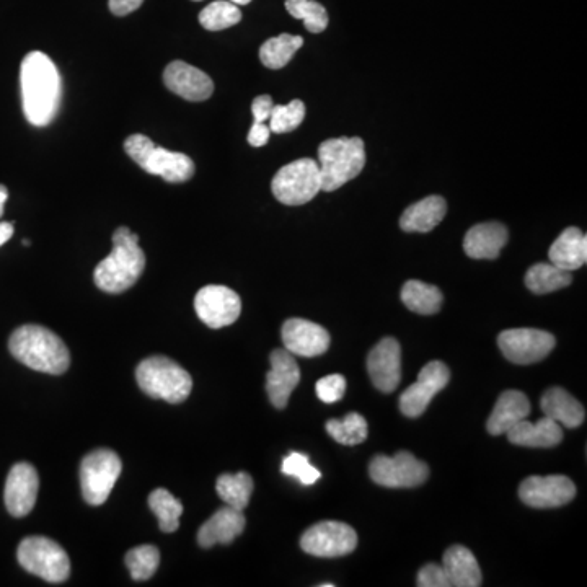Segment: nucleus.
Listing matches in <instances>:
<instances>
[{
  "mask_svg": "<svg viewBox=\"0 0 587 587\" xmlns=\"http://www.w3.org/2000/svg\"><path fill=\"white\" fill-rule=\"evenodd\" d=\"M23 113L36 128L48 126L58 116L62 79L58 67L41 51L28 53L20 69Z\"/></svg>",
  "mask_w": 587,
  "mask_h": 587,
  "instance_id": "f257e3e1",
  "label": "nucleus"
},
{
  "mask_svg": "<svg viewBox=\"0 0 587 587\" xmlns=\"http://www.w3.org/2000/svg\"><path fill=\"white\" fill-rule=\"evenodd\" d=\"M146 268V255L139 247V237L128 227H118L113 234V250L98 263L93 281L108 294H121L139 281Z\"/></svg>",
  "mask_w": 587,
  "mask_h": 587,
  "instance_id": "f03ea898",
  "label": "nucleus"
},
{
  "mask_svg": "<svg viewBox=\"0 0 587 587\" xmlns=\"http://www.w3.org/2000/svg\"><path fill=\"white\" fill-rule=\"evenodd\" d=\"M12 356L33 371L61 376L71 366V353L56 333L40 325H23L10 336Z\"/></svg>",
  "mask_w": 587,
  "mask_h": 587,
  "instance_id": "7ed1b4c3",
  "label": "nucleus"
},
{
  "mask_svg": "<svg viewBox=\"0 0 587 587\" xmlns=\"http://www.w3.org/2000/svg\"><path fill=\"white\" fill-rule=\"evenodd\" d=\"M322 191L340 190L348 181L359 177L366 165V147L361 137H336L318 147Z\"/></svg>",
  "mask_w": 587,
  "mask_h": 587,
  "instance_id": "20e7f679",
  "label": "nucleus"
},
{
  "mask_svg": "<svg viewBox=\"0 0 587 587\" xmlns=\"http://www.w3.org/2000/svg\"><path fill=\"white\" fill-rule=\"evenodd\" d=\"M137 384L149 397L168 403L185 402L193 390L190 372L165 356H152L137 366Z\"/></svg>",
  "mask_w": 587,
  "mask_h": 587,
  "instance_id": "39448f33",
  "label": "nucleus"
},
{
  "mask_svg": "<svg viewBox=\"0 0 587 587\" xmlns=\"http://www.w3.org/2000/svg\"><path fill=\"white\" fill-rule=\"evenodd\" d=\"M124 151L142 170L164 178L168 183H185L195 175V164L186 154L155 146L144 134H133L124 141Z\"/></svg>",
  "mask_w": 587,
  "mask_h": 587,
  "instance_id": "423d86ee",
  "label": "nucleus"
},
{
  "mask_svg": "<svg viewBox=\"0 0 587 587\" xmlns=\"http://www.w3.org/2000/svg\"><path fill=\"white\" fill-rule=\"evenodd\" d=\"M18 563L23 570L48 583H64L71 574V560L66 550L46 537H27L18 547Z\"/></svg>",
  "mask_w": 587,
  "mask_h": 587,
  "instance_id": "0eeeda50",
  "label": "nucleus"
},
{
  "mask_svg": "<svg viewBox=\"0 0 587 587\" xmlns=\"http://www.w3.org/2000/svg\"><path fill=\"white\" fill-rule=\"evenodd\" d=\"M274 198L286 206H302L322 191V177L317 160L299 159L284 165L271 183Z\"/></svg>",
  "mask_w": 587,
  "mask_h": 587,
  "instance_id": "6e6552de",
  "label": "nucleus"
},
{
  "mask_svg": "<svg viewBox=\"0 0 587 587\" xmlns=\"http://www.w3.org/2000/svg\"><path fill=\"white\" fill-rule=\"evenodd\" d=\"M121 472L123 464L116 452L111 449L90 452L80 464V486L85 501L92 506H102L110 498Z\"/></svg>",
  "mask_w": 587,
  "mask_h": 587,
  "instance_id": "1a4fd4ad",
  "label": "nucleus"
},
{
  "mask_svg": "<svg viewBox=\"0 0 587 587\" xmlns=\"http://www.w3.org/2000/svg\"><path fill=\"white\" fill-rule=\"evenodd\" d=\"M372 482L385 488H416L429 478L428 465L407 451L393 457L376 455L369 465Z\"/></svg>",
  "mask_w": 587,
  "mask_h": 587,
  "instance_id": "9d476101",
  "label": "nucleus"
},
{
  "mask_svg": "<svg viewBox=\"0 0 587 587\" xmlns=\"http://www.w3.org/2000/svg\"><path fill=\"white\" fill-rule=\"evenodd\" d=\"M358 545V535L345 522L323 521L305 530L301 547L312 557L338 558L353 553Z\"/></svg>",
  "mask_w": 587,
  "mask_h": 587,
  "instance_id": "9b49d317",
  "label": "nucleus"
},
{
  "mask_svg": "<svg viewBox=\"0 0 587 587\" xmlns=\"http://www.w3.org/2000/svg\"><path fill=\"white\" fill-rule=\"evenodd\" d=\"M555 345L557 340L552 333L535 328H512L498 336V346L504 358L521 366L547 358Z\"/></svg>",
  "mask_w": 587,
  "mask_h": 587,
  "instance_id": "f8f14e48",
  "label": "nucleus"
},
{
  "mask_svg": "<svg viewBox=\"0 0 587 587\" xmlns=\"http://www.w3.org/2000/svg\"><path fill=\"white\" fill-rule=\"evenodd\" d=\"M451 380L449 367L431 361L421 369L418 380L400 395V411L408 418H418L428 410L429 403Z\"/></svg>",
  "mask_w": 587,
  "mask_h": 587,
  "instance_id": "ddd939ff",
  "label": "nucleus"
},
{
  "mask_svg": "<svg viewBox=\"0 0 587 587\" xmlns=\"http://www.w3.org/2000/svg\"><path fill=\"white\" fill-rule=\"evenodd\" d=\"M195 310L199 320L209 328L229 327L242 314L239 294L226 286H206L195 297Z\"/></svg>",
  "mask_w": 587,
  "mask_h": 587,
  "instance_id": "4468645a",
  "label": "nucleus"
},
{
  "mask_svg": "<svg viewBox=\"0 0 587 587\" xmlns=\"http://www.w3.org/2000/svg\"><path fill=\"white\" fill-rule=\"evenodd\" d=\"M576 496V486L565 475L529 477L521 483L519 498L522 503L535 509L561 508L571 503Z\"/></svg>",
  "mask_w": 587,
  "mask_h": 587,
  "instance_id": "2eb2a0df",
  "label": "nucleus"
},
{
  "mask_svg": "<svg viewBox=\"0 0 587 587\" xmlns=\"http://www.w3.org/2000/svg\"><path fill=\"white\" fill-rule=\"evenodd\" d=\"M284 349L294 356L317 358L330 348V333L317 323L304 318H289L281 330Z\"/></svg>",
  "mask_w": 587,
  "mask_h": 587,
  "instance_id": "dca6fc26",
  "label": "nucleus"
},
{
  "mask_svg": "<svg viewBox=\"0 0 587 587\" xmlns=\"http://www.w3.org/2000/svg\"><path fill=\"white\" fill-rule=\"evenodd\" d=\"M367 372L380 392L392 393L402 380V348L395 338L379 341L367 356Z\"/></svg>",
  "mask_w": 587,
  "mask_h": 587,
  "instance_id": "f3484780",
  "label": "nucleus"
},
{
  "mask_svg": "<svg viewBox=\"0 0 587 587\" xmlns=\"http://www.w3.org/2000/svg\"><path fill=\"white\" fill-rule=\"evenodd\" d=\"M40 490L36 468L27 462L15 464L5 482V506L14 517H25L35 508Z\"/></svg>",
  "mask_w": 587,
  "mask_h": 587,
  "instance_id": "a211bd4d",
  "label": "nucleus"
},
{
  "mask_svg": "<svg viewBox=\"0 0 587 587\" xmlns=\"http://www.w3.org/2000/svg\"><path fill=\"white\" fill-rule=\"evenodd\" d=\"M271 369L266 376V392L274 408L284 410L299 382L301 369L294 354L287 349H274L271 353Z\"/></svg>",
  "mask_w": 587,
  "mask_h": 587,
  "instance_id": "6ab92c4d",
  "label": "nucleus"
},
{
  "mask_svg": "<svg viewBox=\"0 0 587 587\" xmlns=\"http://www.w3.org/2000/svg\"><path fill=\"white\" fill-rule=\"evenodd\" d=\"M164 82L170 92L188 102H204L214 92V82L206 72L183 61H173L164 71Z\"/></svg>",
  "mask_w": 587,
  "mask_h": 587,
  "instance_id": "aec40b11",
  "label": "nucleus"
},
{
  "mask_svg": "<svg viewBox=\"0 0 587 587\" xmlns=\"http://www.w3.org/2000/svg\"><path fill=\"white\" fill-rule=\"evenodd\" d=\"M243 529H245L243 511L226 506L204 522L198 532V543L203 548L214 547L217 543L229 545L242 535Z\"/></svg>",
  "mask_w": 587,
  "mask_h": 587,
  "instance_id": "412c9836",
  "label": "nucleus"
},
{
  "mask_svg": "<svg viewBox=\"0 0 587 587\" xmlns=\"http://www.w3.org/2000/svg\"><path fill=\"white\" fill-rule=\"evenodd\" d=\"M508 239V229L503 224L485 222L468 230L464 250L473 260H496Z\"/></svg>",
  "mask_w": 587,
  "mask_h": 587,
  "instance_id": "4be33fe9",
  "label": "nucleus"
},
{
  "mask_svg": "<svg viewBox=\"0 0 587 587\" xmlns=\"http://www.w3.org/2000/svg\"><path fill=\"white\" fill-rule=\"evenodd\" d=\"M530 415V402L526 393L519 390H506L501 393L496 402L495 410L486 423V429L491 436H501L508 433L512 426L527 420Z\"/></svg>",
  "mask_w": 587,
  "mask_h": 587,
  "instance_id": "5701e85b",
  "label": "nucleus"
},
{
  "mask_svg": "<svg viewBox=\"0 0 587 587\" xmlns=\"http://www.w3.org/2000/svg\"><path fill=\"white\" fill-rule=\"evenodd\" d=\"M509 442L522 447H534V449H548L560 444L563 439V429L557 421L543 416L539 421L530 423L522 420L516 426H512L508 433Z\"/></svg>",
  "mask_w": 587,
  "mask_h": 587,
  "instance_id": "b1692460",
  "label": "nucleus"
},
{
  "mask_svg": "<svg viewBox=\"0 0 587 587\" xmlns=\"http://www.w3.org/2000/svg\"><path fill=\"white\" fill-rule=\"evenodd\" d=\"M442 568L446 571L451 587L482 586V571L477 558L464 545L447 548L442 557Z\"/></svg>",
  "mask_w": 587,
  "mask_h": 587,
  "instance_id": "393cba45",
  "label": "nucleus"
},
{
  "mask_svg": "<svg viewBox=\"0 0 587 587\" xmlns=\"http://www.w3.org/2000/svg\"><path fill=\"white\" fill-rule=\"evenodd\" d=\"M548 258L561 270H579L587 261V237L578 227H568L561 232L550 247Z\"/></svg>",
  "mask_w": 587,
  "mask_h": 587,
  "instance_id": "a878e982",
  "label": "nucleus"
},
{
  "mask_svg": "<svg viewBox=\"0 0 587 587\" xmlns=\"http://www.w3.org/2000/svg\"><path fill=\"white\" fill-rule=\"evenodd\" d=\"M543 415L550 420L563 424L566 428H578L586 420V411L583 405L566 390L560 387H553L543 393L542 402Z\"/></svg>",
  "mask_w": 587,
  "mask_h": 587,
  "instance_id": "bb28decb",
  "label": "nucleus"
},
{
  "mask_svg": "<svg viewBox=\"0 0 587 587\" xmlns=\"http://www.w3.org/2000/svg\"><path fill=\"white\" fill-rule=\"evenodd\" d=\"M446 212V199L442 196H428L418 203L411 204L410 208L403 212L400 227L405 232H431L441 224Z\"/></svg>",
  "mask_w": 587,
  "mask_h": 587,
  "instance_id": "cd10ccee",
  "label": "nucleus"
},
{
  "mask_svg": "<svg viewBox=\"0 0 587 587\" xmlns=\"http://www.w3.org/2000/svg\"><path fill=\"white\" fill-rule=\"evenodd\" d=\"M402 302L415 314L434 315L441 310L442 292L433 284L411 279L403 286Z\"/></svg>",
  "mask_w": 587,
  "mask_h": 587,
  "instance_id": "c85d7f7f",
  "label": "nucleus"
},
{
  "mask_svg": "<svg viewBox=\"0 0 587 587\" xmlns=\"http://www.w3.org/2000/svg\"><path fill=\"white\" fill-rule=\"evenodd\" d=\"M302 45H304L302 36L283 33V35L276 36V38H270V40L261 45V62H263V66L273 69V71L283 69L291 62L294 54L302 48Z\"/></svg>",
  "mask_w": 587,
  "mask_h": 587,
  "instance_id": "c756f323",
  "label": "nucleus"
},
{
  "mask_svg": "<svg viewBox=\"0 0 587 587\" xmlns=\"http://www.w3.org/2000/svg\"><path fill=\"white\" fill-rule=\"evenodd\" d=\"M573 281L571 271L561 270L552 263H537L526 274V286L534 294H550L568 287Z\"/></svg>",
  "mask_w": 587,
  "mask_h": 587,
  "instance_id": "7c9ffc66",
  "label": "nucleus"
},
{
  "mask_svg": "<svg viewBox=\"0 0 587 587\" xmlns=\"http://www.w3.org/2000/svg\"><path fill=\"white\" fill-rule=\"evenodd\" d=\"M216 490L226 506L243 511L252 498L253 478L247 472H239L235 475L224 473L217 480Z\"/></svg>",
  "mask_w": 587,
  "mask_h": 587,
  "instance_id": "2f4dec72",
  "label": "nucleus"
},
{
  "mask_svg": "<svg viewBox=\"0 0 587 587\" xmlns=\"http://www.w3.org/2000/svg\"><path fill=\"white\" fill-rule=\"evenodd\" d=\"M149 506L154 512L162 532L172 534L180 527V517L183 514V504L180 499L168 493L165 488H157L149 496Z\"/></svg>",
  "mask_w": 587,
  "mask_h": 587,
  "instance_id": "473e14b6",
  "label": "nucleus"
},
{
  "mask_svg": "<svg viewBox=\"0 0 587 587\" xmlns=\"http://www.w3.org/2000/svg\"><path fill=\"white\" fill-rule=\"evenodd\" d=\"M240 22H242V12L239 5L232 4L229 0H216L199 14L201 27L209 31L227 30Z\"/></svg>",
  "mask_w": 587,
  "mask_h": 587,
  "instance_id": "72a5a7b5",
  "label": "nucleus"
},
{
  "mask_svg": "<svg viewBox=\"0 0 587 587\" xmlns=\"http://www.w3.org/2000/svg\"><path fill=\"white\" fill-rule=\"evenodd\" d=\"M327 433L343 446H358L367 439V421L359 413H349L343 420H330Z\"/></svg>",
  "mask_w": 587,
  "mask_h": 587,
  "instance_id": "f704fd0d",
  "label": "nucleus"
},
{
  "mask_svg": "<svg viewBox=\"0 0 587 587\" xmlns=\"http://www.w3.org/2000/svg\"><path fill=\"white\" fill-rule=\"evenodd\" d=\"M286 10L291 17L304 22L310 33H322L327 30L328 12L317 0H286Z\"/></svg>",
  "mask_w": 587,
  "mask_h": 587,
  "instance_id": "c9c22d12",
  "label": "nucleus"
},
{
  "mask_svg": "<svg viewBox=\"0 0 587 587\" xmlns=\"http://www.w3.org/2000/svg\"><path fill=\"white\" fill-rule=\"evenodd\" d=\"M160 565V553L154 545H141L129 550L126 566L134 581H147L154 576Z\"/></svg>",
  "mask_w": 587,
  "mask_h": 587,
  "instance_id": "e433bc0d",
  "label": "nucleus"
},
{
  "mask_svg": "<svg viewBox=\"0 0 587 587\" xmlns=\"http://www.w3.org/2000/svg\"><path fill=\"white\" fill-rule=\"evenodd\" d=\"M305 118V105L302 100H292L287 105H274L271 111V133L286 134L301 126Z\"/></svg>",
  "mask_w": 587,
  "mask_h": 587,
  "instance_id": "4c0bfd02",
  "label": "nucleus"
},
{
  "mask_svg": "<svg viewBox=\"0 0 587 587\" xmlns=\"http://www.w3.org/2000/svg\"><path fill=\"white\" fill-rule=\"evenodd\" d=\"M281 470L287 477L297 478L302 485L307 486L314 485L322 478L320 470L310 464L309 455L301 454V452H291L287 455L283 460Z\"/></svg>",
  "mask_w": 587,
  "mask_h": 587,
  "instance_id": "58836bf2",
  "label": "nucleus"
},
{
  "mask_svg": "<svg viewBox=\"0 0 587 587\" xmlns=\"http://www.w3.org/2000/svg\"><path fill=\"white\" fill-rule=\"evenodd\" d=\"M315 389L323 403L340 402L341 398L345 397L346 379L341 374H332L318 380Z\"/></svg>",
  "mask_w": 587,
  "mask_h": 587,
  "instance_id": "ea45409f",
  "label": "nucleus"
},
{
  "mask_svg": "<svg viewBox=\"0 0 587 587\" xmlns=\"http://www.w3.org/2000/svg\"><path fill=\"white\" fill-rule=\"evenodd\" d=\"M416 584L420 587H451L444 568L434 565V563H429L421 568Z\"/></svg>",
  "mask_w": 587,
  "mask_h": 587,
  "instance_id": "a19ab883",
  "label": "nucleus"
},
{
  "mask_svg": "<svg viewBox=\"0 0 587 587\" xmlns=\"http://www.w3.org/2000/svg\"><path fill=\"white\" fill-rule=\"evenodd\" d=\"M273 98L270 95H260L252 103L253 118L255 123H268L270 121L271 111H273Z\"/></svg>",
  "mask_w": 587,
  "mask_h": 587,
  "instance_id": "79ce46f5",
  "label": "nucleus"
},
{
  "mask_svg": "<svg viewBox=\"0 0 587 587\" xmlns=\"http://www.w3.org/2000/svg\"><path fill=\"white\" fill-rule=\"evenodd\" d=\"M271 129L270 124L253 123L250 133H248V144L253 147H263L266 142L270 141Z\"/></svg>",
  "mask_w": 587,
  "mask_h": 587,
  "instance_id": "37998d69",
  "label": "nucleus"
},
{
  "mask_svg": "<svg viewBox=\"0 0 587 587\" xmlns=\"http://www.w3.org/2000/svg\"><path fill=\"white\" fill-rule=\"evenodd\" d=\"M142 4H144V0H110L108 2L111 14L116 17H126V15L133 14Z\"/></svg>",
  "mask_w": 587,
  "mask_h": 587,
  "instance_id": "c03bdc74",
  "label": "nucleus"
},
{
  "mask_svg": "<svg viewBox=\"0 0 587 587\" xmlns=\"http://www.w3.org/2000/svg\"><path fill=\"white\" fill-rule=\"evenodd\" d=\"M14 230V224L12 222H0V247L12 239Z\"/></svg>",
  "mask_w": 587,
  "mask_h": 587,
  "instance_id": "a18cd8bd",
  "label": "nucleus"
},
{
  "mask_svg": "<svg viewBox=\"0 0 587 587\" xmlns=\"http://www.w3.org/2000/svg\"><path fill=\"white\" fill-rule=\"evenodd\" d=\"M7 199H9V190H7V186L0 185V217L4 216Z\"/></svg>",
  "mask_w": 587,
  "mask_h": 587,
  "instance_id": "49530a36",
  "label": "nucleus"
},
{
  "mask_svg": "<svg viewBox=\"0 0 587 587\" xmlns=\"http://www.w3.org/2000/svg\"><path fill=\"white\" fill-rule=\"evenodd\" d=\"M229 2H232V4L235 5H248L252 0H229Z\"/></svg>",
  "mask_w": 587,
  "mask_h": 587,
  "instance_id": "de8ad7c7",
  "label": "nucleus"
},
{
  "mask_svg": "<svg viewBox=\"0 0 587 587\" xmlns=\"http://www.w3.org/2000/svg\"><path fill=\"white\" fill-rule=\"evenodd\" d=\"M193 2H201V0H193Z\"/></svg>",
  "mask_w": 587,
  "mask_h": 587,
  "instance_id": "09e8293b",
  "label": "nucleus"
}]
</instances>
